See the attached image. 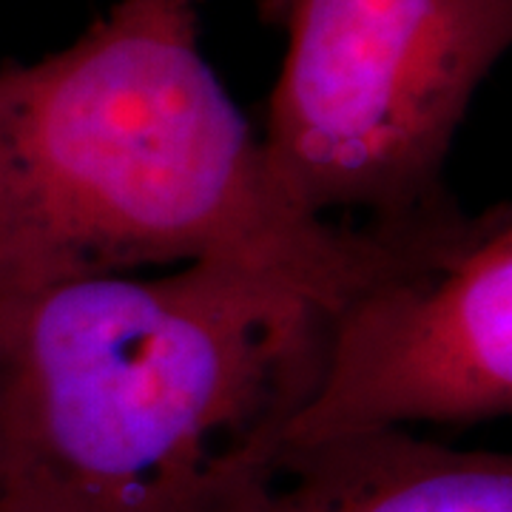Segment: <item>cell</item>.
<instances>
[{
	"instance_id": "obj_1",
	"label": "cell",
	"mask_w": 512,
	"mask_h": 512,
	"mask_svg": "<svg viewBox=\"0 0 512 512\" xmlns=\"http://www.w3.org/2000/svg\"><path fill=\"white\" fill-rule=\"evenodd\" d=\"M200 0H117L55 55L0 69V299L217 262L330 308L373 225L305 217L197 46Z\"/></svg>"
},
{
	"instance_id": "obj_2",
	"label": "cell",
	"mask_w": 512,
	"mask_h": 512,
	"mask_svg": "<svg viewBox=\"0 0 512 512\" xmlns=\"http://www.w3.org/2000/svg\"><path fill=\"white\" fill-rule=\"evenodd\" d=\"M325 311L217 262L0 299V512H208L308 402Z\"/></svg>"
},
{
	"instance_id": "obj_3",
	"label": "cell",
	"mask_w": 512,
	"mask_h": 512,
	"mask_svg": "<svg viewBox=\"0 0 512 512\" xmlns=\"http://www.w3.org/2000/svg\"><path fill=\"white\" fill-rule=\"evenodd\" d=\"M288 49L262 140L296 211L396 222L441 174L478 86L510 46L512 0H262Z\"/></svg>"
},
{
	"instance_id": "obj_4",
	"label": "cell",
	"mask_w": 512,
	"mask_h": 512,
	"mask_svg": "<svg viewBox=\"0 0 512 512\" xmlns=\"http://www.w3.org/2000/svg\"><path fill=\"white\" fill-rule=\"evenodd\" d=\"M379 254L325 311L319 376L279 441L413 424H478L512 410V208L450 197L365 222Z\"/></svg>"
},
{
	"instance_id": "obj_5",
	"label": "cell",
	"mask_w": 512,
	"mask_h": 512,
	"mask_svg": "<svg viewBox=\"0 0 512 512\" xmlns=\"http://www.w3.org/2000/svg\"><path fill=\"white\" fill-rule=\"evenodd\" d=\"M208 512H512V458L410 430L279 441Z\"/></svg>"
}]
</instances>
